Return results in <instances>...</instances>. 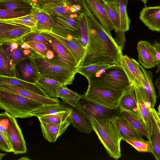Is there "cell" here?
<instances>
[{
    "label": "cell",
    "instance_id": "cell-22",
    "mask_svg": "<svg viewBox=\"0 0 160 160\" xmlns=\"http://www.w3.org/2000/svg\"><path fill=\"white\" fill-rule=\"evenodd\" d=\"M0 46L15 67L18 61L27 58L18 40L0 44Z\"/></svg>",
    "mask_w": 160,
    "mask_h": 160
},
{
    "label": "cell",
    "instance_id": "cell-15",
    "mask_svg": "<svg viewBox=\"0 0 160 160\" xmlns=\"http://www.w3.org/2000/svg\"><path fill=\"white\" fill-rule=\"evenodd\" d=\"M42 135L45 139L53 143L62 134L71 123V118L59 123L44 122H40Z\"/></svg>",
    "mask_w": 160,
    "mask_h": 160
},
{
    "label": "cell",
    "instance_id": "cell-23",
    "mask_svg": "<svg viewBox=\"0 0 160 160\" xmlns=\"http://www.w3.org/2000/svg\"><path fill=\"white\" fill-rule=\"evenodd\" d=\"M68 105L71 111L70 117L73 126L81 132L91 133L92 128L83 115L76 108Z\"/></svg>",
    "mask_w": 160,
    "mask_h": 160
},
{
    "label": "cell",
    "instance_id": "cell-28",
    "mask_svg": "<svg viewBox=\"0 0 160 160\" xmlns=\"http://www.w3.org/2000/svg\"><path fill=\"white\" fill-rule=\"evenodd\" d=\"M57 95V98H61L64 103L74 108L82 98V95L69 89L64 85L58 88Z\"/></svg>",
    "mask_w": 160,
    "mask_h": 160
},
{
    "label": "cell",
    "instance_id": "cell-51",
    "mask_svg": "<svg viewBox=\"0 0 160 160\" xmlns=\"http://www.w3.org/2000/svg\"><path fill=\"white\" fill-rule=\"evenodd\" d=\"M150 111L152 116L154 119L160 133V119L158 117L157 111L154 108H151Z\"/></svg>",
    "mask_w": 160,
    "mask_h": 160
},
{
    "label": "cell",
    "instance_id": "cell-39",
    "mask_svg": "<svg viewBox=\"0 0 160 160\" xmlns=\"http://www.w3.org/2000/svg\"><path fill=\"white\" fill-rule=\"evenodd\" d=\"M20 39L25 42L32 41L42 43L45 45L49 50L54 52L51 45L42 35L41 32L35 29H33L31 32Z\"/></svg>",
    "mask_w": 160,
    "mask_h": 160
},
{
    "label": "cell",
    "instance_id": "cell-43",
    "mask_svg": "<svg viewBox=\"0 0 160 160\" xmlns=\"http://www.w3.org/2000/svg\"><path fill=\"white\" fill-rule=\"evenodd\" d=\"M31 10L16 11L8 9H0V20H7L26 16Z\"/></svg>",
    "mask_w": 160,
    "mask_h": 160
},
{
    "label": "cell",
    "instance_id": "cell-49",
    "mask_svg": "<svg viewBox=\"0 0 160 160\" xmlns=\"http://www.w3.org/2000/svg\"><path fill=\"white\" fill-rule=\"evenodd\" d=\"M45 12L44 11L41 9L32 8L30 14H31L38 22L42 18Z\"/></svg>",
    "mask_w": 160,
    "mask_h": 160
},
{
    "label": "cell",
    "instance_id": "cell-25",
    "mask_svg": "<svg viewBox=\"0 0 160 160\" xmlns=\"http://www.w3.org/2000/svg\"><path fill=\"white\" fill-rule=\"evenodd\" d=\"M144 76L143 86L142 87L146 98L152 108H154L156 105L157 96L154 87L152 83V74L147 71L142 66H141Z\"/></svg>",
    "mask_w": 160,
    "mask_h": 160
},
{
    "label": "cell",
    "instance_id": "cell-44",
    "mask_svg": "<svg viewBox=\"0 0 160 160\" xmlns=\"http://www.w3.org/2000/svg\"><path fill=\"white\" fill-rule=\"evenodd\" d=\"M123 140L132 146L139 152H148L152 153L150 142L149 141L137 140L131 139H126Z\"/></svg>",
    "mask_w": 160,
    "mask_h": 160
},
{
    "label": "cell",
    "instance_id": "cell-6",
    "mask_svg": "<svg viewBox=\"0 0 160 160\" xmlns=\"http://www.w3.org/2000/svg\"><path fill=\"white\" fill-rule=\"evenodd\" d=\"M124 90L108 89L88 85L87 91L82 96L87 100L114 109L118 108L119 100Z\"/></svg>",
    "mask_w": 160,
    "mask_h": 160
},
{
    "label": "cell",
    "instance_id": "cell-17",
    "mask_svg": "<svg viewBox=\"0 0 160 160\" xmlns=\"http://www.w3.org/2000/svg\"><path fill=\"white\" fill-rule=\"evenodd\" d=\"M139 18L149 29L160 32V6L145 7L140 12Z\"/></svg>",
    "mask_w": 160,
    "mask_h": 160
},
{
    "label": "cell",
    "instance_id": "cell-32",
    "mask_svg": "<svg viewBox=\"0 0 160 160\" xmlns=\"http://www.w3.org/2000/svg\"><path fill=\"white\" fill-rule=\"evenodd\" d=\"M0 75L15 77V67L0 46Z\"/></svg>",
    "mask_w": 160,
    "mask_h": 160
},
{
    "label": "cell",
    "instance_id": "cell-1",
    "mask_svg": "<svg viewBox=\"0 0 160 160\" xmlns=\"http://www.w3.org/2000/svg\"><path fill=\"white\" fill-rule=\"evenodd\" d=\"M88 29V41L79 66L95 64L119 65L122 49L108 34L85 3Z\"/></svg>",
    "mask_w": 160,
    "mask_h": 160
},
{
    "label": "cell",
    "instance_id": "cell-21",
    "mask_svg": "<svg viewBox=\"0 0 160 160\" xmlns=\"http://www.w3.org/2000/svg\"><path fill=\"white\" fill-rule=\"evenodd\" d=\"M0 84L12 85L33 92L45 97H49L37 83L27 82L16 77L0 75Z\"/></svg>",
    "mask_w": 160,
    "mask_h": 160
},
{
    "label": "cell",
    "instance_id": "cell-35",
    "mask_svg": "<svg viewBox=\"0 0 160 160\" xmlns=\"http://www.w3.org/2000/svg\"><path fill=\"white\" fill-rule=\"evenodd\" d=\"M112 66L107 64H95L79 66L77 68V72L84 76L88 80L97 73Z\"/></svg>",
    "mask_w": 160,
    "mask_h": 160
},
{
    "label": "cell",
    "instance_id": "cell-55",
    "mask_svg": "<svg viewBox=\"0 0 160 160\" xmlns=\"http://www.w3.org/2000/svg\"><path fill=\"white\" fill-rule=\"evenodd\" d=\"M6 154L5 153H0V159L1 160L2 159V158Z\"/></svg>",
    "mask_w": 160,
    "mask_h": 160
},
{
    "label": "cell",
    "instance_id": "cell-31",
    "mask_svg": "<svg viewBox=\"0 0 160 160\" xmlns=\"http://www.w3.org/2000/svg\"><path fill=\"white\" fill-rule=\"evenodd\" d=\"M68 109L66 105L60 102L58 104L45 105L33 111L30 116L38 118L62 112Z\"/></svg>",
    "mask_w": 160,
    "mask_h": 160
},
{
    "label": "cell",
    "instance_id": "cell-58",
    "mask_svg": "<svg viewBox=\"0 0 160 160\" xmlns=\"http://www.w3.org/2000/svg\"><path fill=\"white\" fill-rule=\"evenodd\" d=\"M157 113H158V117L160 119V114L158 113V112H157Z\"/></svg>",
    "mask_w": 160,
    "mask_h": 160
},
{
    "label": "cell",
    "instance_id": "cell-2",
    "mask_svg": "<svg viewBox=\"0 0 160 160\" xmlns=\"http://www.w3.org/2000/svg\"><path fill=\"white\" fill-rule=\"evenodd\" d=\"M117 117H91L88 120L109 155L116 160L121 156L120 143L122 138L116 124Z\"/></svg>",
    "mask_w": 160,
    "mask_h": 160
},
{
    "label": "cell",
    "instance_id": "cell-36",
    "mask_svg": "<svg viewBox=\"0 0 160 160\" xmlns=\"http://www.w3.org/2000/svg\"><path fill=\"white\" fill-rule=\"evenodd\" d=\"M128 1L116 0L120 19V30L124 32L129 29L131 22L127 10V6Z\"/></svg>",
    "mask_w": 160,
    "mask_h": 160
},
{
    "label": "cell",
    "instance_id": "cell-8",
    "mask_svg": "<svg viewBox=\"0 0 160 160\" xmlns=\"http://www.w3.org/2000/svg\"><path fill=\"white\" fill-rule=\"evenodd\" d=\"M75 108L81 112L88 121L91 117L108 118L119 116L121 111L118 108L112 109L89 101L82 97Z\"/></svg>",
    "mask_w": 160,
    "mask_h": 160
},
{
    "label": "cell",
    "instance_id": "cell-33",
    "mask_svg": "<svg viewBox=\"0 0 160 160\" xmlns=\"http://www.w3.org/2000/svg\"><path fill=\"white\" fill-rule=\"evenodd\" d=\"M102 1V4L115 28V32L120 30V19L117 3Z\"/></svg>",
    "mask_w": 160,
    "mask_h": 160
},
{
    "label": "cell",
    "instance_id": "cell-57",
    "mask_svg": "<svg viewBox=\"0 0 160 160\" xmlns=\"http://www.w3.org/2000/svg\"><path fill=\"white\" fill-rule=\"evenodd\" d=\"M158 111L157 112H158L160 114V104H159L158 107Z\"/></svg>",
    "mask_w": 160,
    "mask_h": 160
},
{
    "label": "cell",
    "instance_id": "cell-56",
    "mask_svg": "<svg viewBox=\"0 0 160 160\" xmlns=\"http://www.w3.org/2000/svg\"><path fill=\"white\" fill-rule=\"evenodd\" d=\"M144 4H146L148 0H140Z\"/></svg>",
    "mask_w": 160,
    "mask_h": 160
},
{
    "label": "cell",
    "instance_id": "cell-41",
    "mask_svg": "<svg viewBox=\"0 0 160 160\" xmlns=\"http://www.w3.org/2000/svg\"><path fill=\"white\" fill-rule=\"evenodd\" d=\"M8 23L19 24L35 29L37 21L31 14L26 16L7 20H0Z\"/></svg>",
    "mask_w": 160,
    "mask_h": 160
},
{
    "label": "cell",
    "instance_id": "cell-40",
    "mask_svg": "<svg viewBox=\"0 0 160 160\" xmlns=\"http://www.w3.org/2000/svg\"><path fill=\"white\" fill-rule=\"evenodd\" d=\"M80 39L83 45L86 48L88 41V29L87 15L81 12L79 16Z\"/></svg>",
    "mask_w": 160,
    "mask_h": 160
},
{
    "label": "cell",
    "instance_id": "cell-53",
    "mask_svg": "<svg viewBox=\"0 0 160 160\" xmlns=\"http://www.w3.org/2000/svg\"><path fill=\"white\" fill-rule=\"evenodd\" d=\"M155 85L157 87L158 90V97H160V76L155 81Z\"/></svg>",
    "mask_w": 160,
    "mask_h": 160
},
{
    "label": "cell",
    "instance_id": "cell-54",
    "mask_svg": "<svg viewBox=\"0 0 160 160\" xmlns=\"http://www.w3.org/2000/svg\"><path fill=\"white\" fill-rule=\"evenodd\" d=\"M103 2L117 3L116 0H101Z\"/></svg>",
    "mask_w": 160,
    "mask_h": 160
},
{
    "label": "cell",
    "instance_id": "cell-34",
    "mask_svg": "<svg viewBox=\"0 0 160 160\" xmlns=\"http://www.w3.org/2000/svg\"><path fill=\"white\" fill-rule=\"evenodd\" d=\"M149 141L152 154L156 160H160V133L152 116V132Z\"/></svg>",
    "mask_w": 160,
    "mask_h": 160
},
{
    "label": "cell",
    "instance_id": "cell-10",
    "mask_svg": "<svg viewBox=\"0 0 160 160\" xmlns=\"http://www.w3.org/2000/svg\"><path fill=\"white\" fill-rule=\"evenodd\" d=\"M119 65L126 75L131 84L142 87L144 80L143 73L141 65L134 59L127 55H122Z\"/></svg>",
    "mask_w": 160,
    "mask_h": 160
},
{
    "label": "cell",
    "instance_id": "cell-38",
    "mask_svg": "<svg viewBox=\"0 0 160 160\" xmlns=\"http://www.w3.org/2000/svg\"><path fill=\"white\" fill-rule=\"evenodd\" d=\"M68 109L64 111L45 116L38 117L39 122L54 123H61L69 118L71 111L68 105Z\"/></svg>",
    "mask_w": 160,
    "mask_h": 160
},
{
    "label": "cell",
    "instance_id": "cell-20",
    "mask_svg": "<svg viewBox=\"0 0 160 160\" xmlns=\"http://www.w3.org/2000/svg\"><path fill=\"white\" fill-rule=\"evenodd\" d=\"M50 32L68 49L74 57L78 67L79 66L86 50V48L82 43L80 39L67 38Z\"/></svg>",
    "mask_w": 160,
    "mask_h": 160
},
{
    "label": "cell",
    "instance_id": "cell-4",
    "mask_svg": "<svg viewBox=\"0 0 160 160\" xmlns=\"http://www.w3.org/2000/svg\"><path fill=\"white\" fill-rule=\"evenodd\" d=\"M88 80V85L111 90H124L131 84L121 66L113 65L100 71Z\"/></svg>",
    "mask_w": 160,
    "mask_h": 160
},
{
    "label": "cell",
    "instance_id": "cell-16",
    "mask_svg": "<svg viewBox=\"0 0 160 160\" xmlns=\"http://www.w3.org/2000/svg\"><path fill=\"white\" fill-rule=\"evenodd\" d=\"M118 108L121 112L123 111L130 112L137 116L142 120L138 105L134 86L133 84H131L124 90L119 100Z\"/></svg>",
    "mask_w": 160,
    "mask_h": 160
},
{
    "label": "cell",
    "instance_id": "cell-50",
    "mask_svg": "<svg viewBox=\"0 0 160 160\" xmlns=\"http://www.w3.org/2000/svg\"><path fill=\"white\" fill-rule=\"evenodd\" d=\"M0 122V134L2 136L4 139L12 147L9 140L5 126L3 123H2V122Z\"/></svg>",
    "mask_w": 160,
    "mask_h": 160
},
{
    "label": "cell",
    "instance_id": "cell-11",
    "mask_svg": "<svg viewBox=\"0 0 160 160\" xmlns=\"http://www.w3.org/2000/svg\"><path fill=\"white\" fill-rule=\"evenodd\" d=\"M15 77L32 83H36L41 77L34 58H26L15 65Z\"/></svg>",
    "mask_w": 160,
    "mask_h": 160
},
{
    "label": "cell",
    "instance_id": "cell-18",
    "mask_svg": "<svg viewBox=\"0 0 160 160\" xmlns=\"http://www.w3.org/2000/svg\"><path fill=\"white\" fill-rule=\"evenodd\" d=\"M0 89L8 91L42 103L44 105L58 104L60 102L57 98L45 97L33 92L7 84H0Z\"/></svg>",
    "mask_w": 160,
    "mask_h": 160
},
{
    "label": "cell",
    "instance_id": "cell-24",
    "mask_svg": "<svg viewBox=\"0 0 160 160\" xmlns=\"http://www.w3.org/2000/svg\"><path fill=\"white\" fill-rule=\"evenodd\" d=\"M117 126L122 136V140L131 139L145 140L142 135L137 131L123 118L119 116L116 118Z\"/></svg>",
    "mask_w": 160,
    "mask_h": 160
},
{
    "label": "cell",
    "instance_id": "cell-12",
    "mask_svg": "<svg viewBox=\"0 0 160 160\" xmlns=\"http://www.w3.org/2000/svg\"><path fill=\"white\" fill-rule=\"evenodd\" d=\"M86 6L105 29L111 35L115 29L105 9L101 0H84Z\"/></svg>",
    "mask_w": 160,
    "mask_h": 160
},
{
    "label": "cell",
    "instance_id": "cell-14",
    "mask_svg": "<svg viewBox=\"0 0 160 160\" xmlns=\"http://www.w3.org/2000/svg\"><path fill=\"white\" fill-rule=\"evenodd\" d=\"M138 62L144 68L149 69L156 66L155 51L153 45L145 40L139 41L137 44Z\"/></svg>",
    "mask_w": 160,
    "mask_h": 160
},
{
    "label": "cell",
    "instance_id": "cell-7",
    "mask_svg": "<svg viewBox=\"0 0 160 160\" xmlns=\"http://www.w3.org/2000/svg\"><path fill=\"white\" fill-rule=\"evenodd\" d=\"M41 32L50 43L55 54L54 64L77 72L78 67L76 62L66 47L53 36L51 32L42 31Z\"/></svg>",
    "mask_w": 160,
    "mask_h": 160
},
{
    "label": "cell",
    "instance_id": "cell-5",
    "mask_svg": "<svg viewBox=\"0 0 160 160\" xmlns=\"http://www.w3.org/2000/svg\"><path fill=\"white\" fill-rule=\"evenodd\" d=\"M34 59L41 77L54 80L65 86L72 84L76 72L52 63L41 56Z\"/></svg>",
    "mask_w": 160,
    "mask_h": 160
},
{
    "label": "cell",
    "instance_id": "cell-47",
    "mask_svg": "<svg viewBox=\"0 0 160 160\" xmlns=\"http://www.w3.org/2000/svg\"><path fill=\"white\" fill-rule=\"evenodd\" d=\"M152 45L154 49L156 66H157L156 73H157L160 72V43L155 41Z\"/></svg>",
    "mask_w": 160,
    "mask_h": 160
},
{
    "label": "cell",
    "instance_id": "cell-52",
    "mask_svg": "<svg viewBox=\"0 0 160 160\" xmlns=\"http://www.w3.org/2000/svg\"><path fill=\"white\" fill-rule=\"evenodd\" d=\"M69 4L71 6L79 5L82 8L84 12L85 10V3L84 0H67Z\"/></svg>",
    "mask_w": 160,
    "mask_h": 160
},
{
    "label": "cell",
    "instance_id": "cell-45",
    "mask_svg": "<svg viewBox=\"0 0 160 160\" xmlns=\"http://www.w3.org/2000/svg\"><path fill=\"white\" fill-rule=\"evenodd\" d=\"M31 5L32 8L42 9L43 6L47 3H65L69 4L67 0H23Z\"/></svg>",
    "mask_w": 160,
    "mask_h": 160
},
{
    "label": "cell",
    "instance_id": "cell-27",
    "mask_svg": "<svg viewBox=\"0 0 160 160\" xmlns=\"http://www.w3.org/2000/svg\"><path fill=\"white\" fill-rule=\"evenodd\" d=\"M125 118L139 133L145 136L150 140L149 132L145 124L137 116L130 112L123 111L121 112L120 116Z\"/></svg>",
    "mask_w": 160,
    "mask_h": 160
},
{
    "label": "cell",
    "instance_id": "cell-9",
    "mask_svg": "<svg viewBox=\"0 0 160 160\" xmlns=\"http://www.w3.org/2000/svg\"><path fill=\"white\" fill-rule=\"evenodd\" d=\"M2 113L7 121L6 128L13 149L12 152L15 154L26 153L27 150L26 143L16 118L6 112Z\"/></svg>",
    "mask_w": 160,
    "mask_h": 160
},
{
    "label": "cell",
    "instance_id": "cell-3",
    "mask_svg": "<svg viewBox=\"0 0 160 160\" xmlns=\"http://www.w3.org/2000/svg\"><path fill=\"white\" fill-rule=\"evenodd\" d=\"M44 105L18 94L0 89V107L13 117L26 118Z\"/></svg>",
    "mask_w": 160,
    "mask_h": 160
},
{
    "label": "cell",
    "instance_id": "cell-26",
    "mask_svg": "<svg viewBox=\"0 0 160 160\" xmlns=\"http://www.w3.org/2000/svg\"><path fill=\"white\" fill-rule=\"evenodd\" d=\"M51 16L80 14L76 12L72 6L65 3H47L42 8Z\"/></svg>",
    "mask_w": 160,
    "mask_h": 160
},
{
    "label": "cell",
    "instance_id": "cell-30",
    "mask_svg": "<svg viewBox=\"0 0 160 160\" xmlns=\"http://www.w3.org/2000/svg\"><path fill=\"white\" fill-rule=\"evenodd\" d=\"M36 83L43 90L48 97L52 98H57V89L61 86L64 85L54 80L43 77L39 78Z\"/></svg>",
    "mask_w": 160,
    "mask_h": 160
},
{
    "label": "cell",
    "instance_id": "cell-13",
    "mask_svg": "<svg viewBox=\"0 0 160 160\" xmlns=\"http://www.w3.org/2000/svg\"><path fill=\"white\" fill-rule=\"evenodd\" d=\"M138 105L142 120L150 134L152 132V116L150 111L151 106L148 102L141 87L134 85Z\"/></svg>",
    "mask_w": 160,
    "mask_h": 160
},
{
    "label": "cell",
    "instance_id": "cell-42",
    "mask_svg": "<svg viewBox=\"0 0 160 160\" xmlns=\"http://www.w3.org/2000/svg\"><path fill=\"white\" fill-rule=\"evenodd\" d=\"M53 25L51 16L45 12L42 18L37 22L35 29L41 32H52Z\"/></svg>",
    "mask_w": 160,
    "mask_h": 160
},
{
    "label": "cell",
    "instance_id": "cell-37",
    "mask_svg": "<svg viewBox=\"0 0 160 160\" xmlns=\"http://www.w3.org/2000/svg\"><path fill=\"white\" fill-rule=\"evenodd\" d=\"M32 8L31 5L23 0H0V9L22 11Z\"/></svg>",
    "mask_w": 160,
    "mask_h": 160
},
{
    "label": "cell",
    "instance_id": "cell-19",
    "mask_svg": "<svg viewBox=\"0 0 160 160\" xmlns=\"http://www.w3.org/2000/svg\"><path fill=\"white\" fill-rule=\"evenodd\" d=\"M51 16L53 21L54 25L51 32L67 38H76L80 39L79 31L69 24L63 18L62 15Z\"/></svg>",
    "mask_w": 160,
    "mask_h": 160
},
{
    "label": "cell",
    "instance_id": "cell-48",
    "mask_svg": "<svg viewBox=\"0 0 160 160\" xmlns=\"http://www.w3.org/2000/svg\"><path fill=\"white\" fill-rule=\"evenodd\" d=\"M0 149L1 151L6 152H13L12 148L0 134Z\"/></svg>",
    "mask_w": 160,
    "mask_h": 160
},
{
    "label": "cell",
    "instance_id": "cell-29",
    "mask_svg": "<svg viewBox=\"0 0 160 160\" xmlns=\"http://www.w3.org/2000/svg\"><path fill=\"white\" fill-rule=\"evenodd\" d=\"M33 29L30 27L23 26L8 32L0 33V44L21 38Z\"/></svg>",
    "mask_w": 160,
    "mask_h": 160
},
{
    "label": "cell",
    "instance_id": "cell-46",
    "mask_svg": "<svg viewBox=\"0 0 160 160\" xmlns=\"http://www.w3.org/2000/svg\"><path fill=\"white\" fill-rule=\"evenodd\" d=\"M23 26H25L0 21V33L8 32Z\"/></svg>",
    "mask_w": 160,
    "mask_h": 160
}]
</instances>
